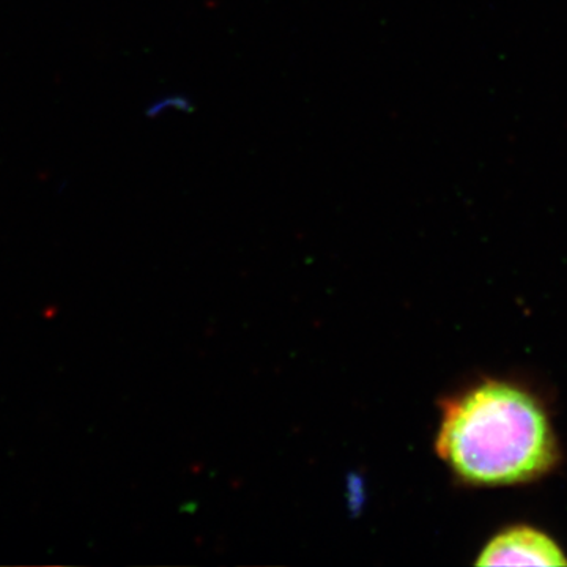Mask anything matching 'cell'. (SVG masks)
I'll use <instances>...</instances> for the list:
<instances>
[{
  "instance_id": "1",
  "label": "cell",
  "mask_w": 567,
  "mask_h": 567,
  "mask_svg": "<svg viewBox=\"0 0 567 567\" xmlns=\"http://www.w3.org/2000/svg\"><path fill=\"white\" fill-rule=\"evenodd\" d=\"M435 450L458 481L476 487L532 483L558 461L546 409L502 380H484L443 402Z\"/></svg>"
},
{
  "instance_id": "2",
  "label": "cell",
  "mask_w": 567,
  "mask_h": 567,
  "mask_svg": "<svg viewBox=\"0 0 567 567\" xmlns=\"http://www.w3.org/2000/svg\"><path fill=\"white\" fill-rule=\"evenodd\" d=\"M477 566H567L565 550L547 533L516 525L496 533L480 551Z\"/></svg>"
}]
</instances>
